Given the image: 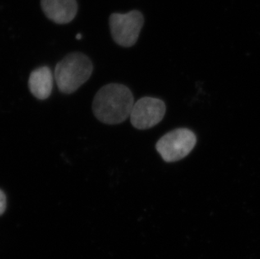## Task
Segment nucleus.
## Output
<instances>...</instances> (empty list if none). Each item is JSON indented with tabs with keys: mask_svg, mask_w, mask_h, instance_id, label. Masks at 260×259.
<instances>
[{
	"mask_svg": "<svg viewBox=\"0 0 260 259\" xmlns=\"http://www.w3.org/2000/svg\"><path fill=\"white\" fill-rule=\"evenodd\" d=\"M132 91L122 84L110 83L96 93L93 112L101 122L116 125L130 117L134 105Z\"/></svg>",
	"mask_w": 260,
	"mask_h": 259,
	"instance_id": "f257e3e1",
	"label": "nucleus"
},
{
	"mask_svg": "<svg viewBox=\"0 0 260 259\" xmlns=\"http://www.w3.org/2000/svg\"><path fill=\"white\" fill-rule=\"evenodd\" d=\"M92 73L93 63L90 59L80 52H73L57 64L54 76L60 91L72 93L87 82Z\"/></svg>",
	"mask_w": 260,
	"mask_h": 259,
	"instance_id": "f03ea898",
	"label": "nucleus"
},
{
	"mask_svg": "<svg viewBox=\"0 0 260 259\" xmlns=\"http://www.w3.org/2000/svg\"><path fill=\"white\" fill-rule=\"evenodd\" d=\"M109 25L114 42L120 47H131L138 42L144 25V17L139 10L125 14L113 13L109 18Z\"/></svg>",
	"mask_w": 260,
	"mask_h": 259,
	"instance_id": "7ed1b4c3",
	"label": "nucleus"
},
{
	"mask_svg": "<svg viewBox=\"0 0 260 259\" xmlns=\"http://www.w3.org/2000/svg\"><path fill=\"white\" fill-rule=\"evenodd\" d=\"M196 144L197 137L194 132L179 128L161 137L156 144V149L165 161L174 163L188 156Z\"/></svg>",
	"mask_w": 260,
	"mask_h": 259,
	"instance_id": "20e7f679",
	"label": "nucleus"
},
{
	"mask_svg": "<svg viewBox=\"0 0 260 259\" xmlns=\"http://www.w3.org/2000/svg\"><path fill=\"white\" fill-rule=\"evenodd\" d=\"M166 112V105L159 99L144 97L137 101L131 112V123L138 130L153 127L161 122Z\"/></svg>",
	"mask_w": 260,
	"mask_h": 259,
	"instance_id": "39448f33",
	"label": "nucleus"
},
{
	"mask_svg": "<svg viewBox=\"0 0 260 259\" xmlns=\"http://www.w3.org/2000/svg\"><path fill=\"white\" fill-rule=\"evenodd\" d=\"M41 6L47 19L58 25L72 22L79 10L77 0H41Z\"/></svg>",
	"mask_w": 260,
	"mask_h": 259,
	"instance_id": "423d86ee",
	"label": "nucleus"
},
{
	"mask_svg": "<svg viewBox=\"0 0 260 259\" xmlns=\"http://www.w3.org/2000/svg\"><path fill=\"white\" fill-rule=\"evenodd\" d=\"M29 88L32 94L39 100H46L52 93L53 75L48 67H41L32 72L29 78Z\"/></svg>",
	"mask_w": 260,
	"mask_h": 259,
	"instance_id": "0eeeda50",
	"label": "nucleus"
},
{
	"mask_svg": "<svg viewBox=\"0 0 260 259\" xmlns=\"http://www.w3.org/2000/svg\"><path fill=\"white\" fill-rule=\"evenodd\" d=\"M6 207H7L6 196L4 193V191L0 189V215H2L5 213Z\"/></svg>",
	"mask_w": 260,
	"mask_h": 259,
	"instance_id": "6e6552de",
	"label": "nucleus"
},
{
	"mask_svg": "<svg viewBox=\"0 0 260 259\" xmlns=\"http://www.w3.org/2000/svg\"><path fill=\"white\" fill-rule=\"evenodd\" d=\"M76 39H78V40L82 39V35L81 34L77 35Z\"/></svg>",
	"mask_w": 260,
	"mask_h": 259,
	"instance_id": "1a4fd4ad",
	"label": "nucleus"
}]
</instances>
